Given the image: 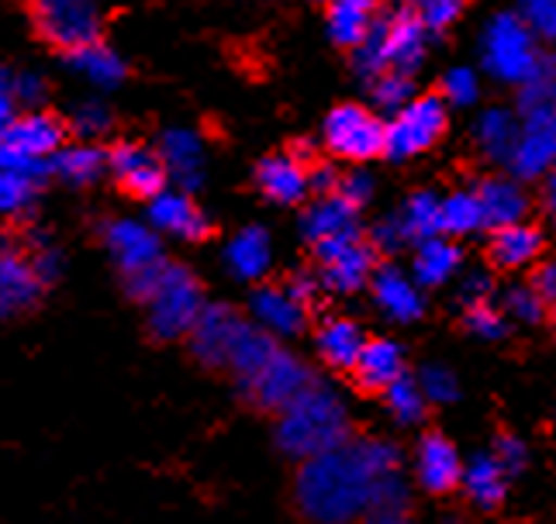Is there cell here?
Wrapping results in <instances>:
<instances>
[{
    "mask_svg": "<svg viewBox=\"0 0 556 524\" xmlns=\"http://www.w3.org/2000/svg\"><path fill=\"white\" fill-rule=\"evenodd\" d=\"M353 373H356L363 391L383 394L391 383H397L401 376H405V353H401V345L391 338H370Z\"/></svg>",
    "mask_w": 556,
    "mask_h": 524,
    "instance_id": "30",
    "label": "cell"
},
{
    "mask_svg": "<svg viewBox=\"0 0 556 524\" xmlns=\"http://www.w3.org/2000/svg\"><path fill=\"white\" fill-rule=\"evenodd\" d=\"M339 177L342 172H336V166H312V190L315 193H336Z\"/></svg>",
    "mask_w": 556,
    "mask_h": 524,
    "instance_id": "56",
    "label": "cell"
},
{
    "mask_svg": "<svg viewBox=\"0 0 556 524\" xmlns=\"http://www.w3.org/2000/svg\"><path fill=\"white\" fill-rule=\"evenodd\" d=\"M321 135L329 152L350 163H367L388 145V125L363 104H339L336 111H329Z\"/></svg>",
    "mask_w": 556,
    "mask_h": 524,
    "instance_id": "9",
    "label": "cell"
},
{
    "mask_svg": "<svg viewBox=\"0 0 556 524\" xmlns=\"http://www.w3.org/2000/svg\"><path fill=\"white\" fill-rule=\"evenodd\" d=\"M17 93H14V76L0 66V131H4L17 118Z\"/></svg>",
    "mask_w": 556,
    "mask_h": 524,
    "instance_id": "54",
    "label": "cell"
},
{
    "mask_svg": "<svg viewBox=\"0 0 556 524\" xmlns=\"http://www.w3.org/2000/svg\"><path fill=\"white\" fill-rule=\"evenodd\" d=\"M249 310H253V321L274 338H294L308 321V304L298 301L291 286H260L249 301Z\"/></svg>",
    "mask_w": 556,
    "mask_h": 524,
    "instance_id": "22",
    "label": "cell"
},
{
    "mask_svg": "<svg viewBox=\"0 0 556 524\" xmlns=\"http://www.w3.org/2000/svg\"><path fill=\"white\" fill-rule=\"evenodd\" d=\"M415 476L418 487L429 494H450L464 483V459H459L456 445L443 435H426L418 442L415 452Z\"/></svg>",
    "mask_w": 556,
    "mask_h": 524,
    "instance_id": "21",
    "label": "cell"
},
{
    "mask_svg": "<svg viewBox=\"0 0 556 524\" xmlns=\"http://www.w3.org/2000/svg\"><path fill=\"white\" fill-rule=\"evenodd\" d=\"M401 470V452L383 438H356L301 462L294 503L312 524H359L377 511V487Z\"/></svg>",
    "mask_w": 556,
    "mask_h": 524,
    "instance_id": "1",
    "label": "cell"
},
{
    "mask_svg": "<svg viewBox=\"0 0 556 524\" xmlns=\"http://www.w3.org/2000/svg\"><path fill=\"white\" fill-rule=\"evenodd\" d=\"M63 122L49 111H25L0 131V166L25 172V177L46 180L52 172V155L66 142Z\"/></svg>",
    "mask_w": 556,
    "mask_h": 524,
    "instance_id": "5",
    "label": "cell"
},
{
    "mask_svg": "<svg viewBox=\"0 0 556 524\" xmlns=\"http://www.w3.org/2000/svg\"><path fill=\"white\" fill-rule=\"evenodd\" d=\"M25 248H28V259H31V266H35V273L42 277L46 286L63 273V256H60V248H55L46 235H38V231H35Z\"/></svg>",
    "mask_w": 556,
    "mask_h": 524,
    "instance_id": "46",
    "label": "cell"
},
{
    "mask_svg": "<svg viewBox=\"0 0 556 524\" xmlns=\"http://www.w3.org/2000/svg\"><path fill=\"white\" fill-rule=\"evenodd\" d=\"M359 524H415V521H408L405 514H370V517H363Z\"/></svg>",
    "mask_w": 556,
    "mask_h": 524,
    "instance_id": "59",
    "label": "cell"
},
{
    "mask_svg": "<svg viewBox=\"0 0 556 524\" xmlns=\"http://www.w3.org/2000/svg\"><path fill=\"white\" fill-rule=\"evenodd\" d=\"M325 4H332V0H325Z\"/></svg>",
    "mask_w": 556,
    "mask_h": 524,
    "instance_id": "62",
    "label": "cell"
},
{
    "mask_svg": "<svg viewBox=\"0 0 556 524\" xmlns=\"http://www.w3.org/2000/svg\"><path fill=\"white\" fill-rule=\"evenodd\" d=\"M549 304L543 301V294L532 283H515L505 290V315L515 318L519 324H540L546 318Z\"/></svg>",
    "mask_w": 556,
    "mask_h": 524,
    "instance_id": "42",
    "label": "cell"
},
{
    "mask_svg": "<svg viewBox=\"0 0 556 524\" xmlns=\"http://www.w3.org/2000/svg\"><path fill=\"white\" fill-rule=\"evenodd\" d=\"M356 204H350L339 193H321V197L304 210L301 218V235L312 242V248L332 245L342 239H356L359 225H356Z\"/></svg>",
    "mask_w": 556,
    "mask_h": 524,
    "instance_id": "20",
    "label": "cell"
},
{
    "mask_svg": "<svg viewBox=\"0 0 556 524\" xmlns=\"http://www.w3.org/2000/svg\"><path fill=\"white\" fill-rule=\"evenodd\" d=\"M367 335H363V328L350 318H329L321 328H318V356L332 366V370H356V362L363 356V348H367Z\"/></svg>",
    "mask_w": 556,
    "mask_h": 524,
    "instance_id": "29",
    "label": "cell"
},
{
    "mask_svg": "<svg viewBox=\"0 0 556 524\" xmlns=\"http://www.w3.org/2000/svg\"><path fill=\"white\" fill-rule=\"evenodd\" d=\"M450 104L443 97H415L412 104H405L397 114H391L388 122V145L383 152L391 159H412V155L429 152L439 139L446 135V122H450Z\"/></svg>",
    "mask_w": 556,
    "mask_h": 524,
    "instance_id": "8",
    "label": "cell"
},
{
    "mask_svg": "<svg viewBox=\"0 0 556 524\" xmlns=\"http://www.w3.org/2000/svg\"><path fill=\"white\" fill-rule=\"evenodd\" d=\"M66 66L93 90H114V87H122L128 76L122 55L108 49L104 42H90V46L66 52Z\"/></svg>",
    "mask_w": 556,
    "mask_h": 524,
    "instance_id": "26",
    "label": "cell"
},
{
    "mask_svg": "<svg viewBox=\"0 0 556 524\" xmlns=\"http://www.w3.org/2000/svg\"><path fill=\"white\" fill-rule=\"evenodd\" d=\"M508 480H511V473L497 462V456L484 452L470 465H464V483H459V487L467 490V497L477 503V508H497L508 494Z\"/></svg>",
    "mask_w": 556,
    "mask_h": 524,
    "instance_id": "32",
    "label": "cell"
},
{
    "mask_svg": "<svg viewBox=\"0 0 556 524\" xmlns=\"http://www.w3.org/2000/svg\"><path fill=\"white\" fill-rule=\"evenodd\" d=\"M370 97L380 111H391L397 114L405 104L415 101V84L408 73H380L377 80H370Z\"/></svg>",
    "mask_w": 556,
    "mask_h": 524,
    "instance_id": "41",
    "label": "cell"
},
{
    "mask_svg": "<svg viewBox=\"0 0 556 524\" xmlns=\"http://www.w3.org/2000/svg\"><path fill=\"white\" fill-rule=\"evenodd\" d=\"M242 321L232 307L225 304H207L204 315L198 318L194 332H190V353H194L204 366H215V370H228V359H232V348L242 335Z\"/></svg>",
    "mask_w": 556,
    "mask_h": 524,
    "instance_id": "16",
    "label": "cell"
},
{
    "mask_svg": "<svg viewBox=\"0 0 556 524\" xmlns=\"http://www.w3.org/2000/svg\"><path fill=\"white\" fill-rule=\"evenodd\" d=\"M477 97H481V80H477L473 69L453 66L443 76V101L446 104H453V107H470V104H477Z\"/></svg>",
    "mask_w": 556,
    "mask_h": 524,
    "instance_id": "44",
    "label": "cell"
},
{
    "mask_svg": "<svg viewBox=\"0 0 556 524\" xmlns=\"http://www.w3.org/2000/svg\"><path fill=\"white\" fill-rule=\"evenodd\" d=\"M556 166V111H526L508 159L515 180H546Z\"/></svg>",
    "mask_w": 556,
    "mask_h": 524,
    "instance_id": "12",
    "label": "cell"
},
{
    "mask_svg": "<svg viewBox=\"0 0 556 524\" xmlns=\"http://www.w3.org/2000/svg\"><path fill=\"white\" fill-rule=\"evenodd\" d=\"M488 294H491V280H488L484 273H473V277H467V283H464V301H467V304L488 301Z\"/></svg>",
    "mask_w": 556,
    "mask_h": 524,
    "instance_id": "58",
    "label": "cell"
},
{
    "mask_svg": "<svg viewBox=\"0 0 556 524\" xmlns=\"http://www.w3.org/2000/svg\"><path fill=\"white\" fill-rule=\"evenodd\" d=\"M104 248L111 263L122 269V277H136V273H146V269L166 263L163 259V245H160V231L146 225V221H136V218H114L104 225Z\"/></svg>",
    "mask_w": 556,
    "mask_h": 524,
    "instance_id": "11",
    "label": "cell"
},
{
    "mask_svg": "<svg viewBox=\"0 0 556 524\" xmlns=\"http://www.w3.org/2000/svg\"><path fill=\"white\" fill-rule=\"evenodd\" d=\"M543 256V231L519 221V225H505V228H494L491 235V263L497 269H526L535 259Z\"/></svg>",
    "mask_w": 556,
    "mask_h": 524,
    "instance_id": "25",
    "label": "cell"
},
{
    "mask_svg": "<svg viewBox=\"0 0 556 524\" xmlns=\"http://www.w3.org/2000/svg\"><path fill=\"white\" fill-rule=\"evenodd\" d=\"M519 14L535 38L556 42V0H519Z\"/></svg>",
    "mask_w": 556,
    "mask_h": 524,
    "instance_id": "47",
    "label": "cell"
},
{
    "mask_svg": "<svg viewBox=\"0 0 556 524\" xmlns=\"http://www.w3.org/2000/svg\"><path fill=\"white\" fill-rule=\"evenodd\" d=\"M546 207H549V215L556 218V166H553V172L546 177Z\"/></svg>",
    "mask_w": 556,
    "mask_h": 524,
    "instance_id": "60",
    "label": "cell"
},
{
    "mask_svg": "<svg viewBox=\"0 0 556 524\" xmlns=\"http://www.w3.org/2000/svg\"><path fill=\"white\" fill-rule=\"evenodd\" d=\"M149 225L156 228L160 235H174L180 242H201L211 231L204 210L180 187L177 190H160L156 197L149 201Z\"/></svg>",
    "mask_w": 556,
    "mask_h": 524,
    "instance_id": "17",
    "label": "cell"
},
{
    "mask_svg": "<svg viewBox=\"0 0 556 524\" xmlns=\"http://www.w3.org/2000/svg\"><path fill=\"white\" fill-rule=\"evenodd\" d=\"M459 248L456 242L435 235V239H426L418 242L415 248V263H412V277L418 280V286H443L446 280L456 277L459 269Z\"/></svg>",
    "mask_w": 556,
    "mask_h": 524,
    "instance_id": "33",
    "label": "cell"
},
{
    "mask_svg": "<svg viewBox=\"0 0 556 524\" xmlns=\"http://www.w3.org/2000/svg\"><path fill=\"white\" fill-rule=\"evenodd\" d=\"M108 172L131 197L152 201L160 190H166V166L160 149H149L142 142H118L108 152Z\"/></svg>",
    "mask_w": 556,
    "mask_h": 524,
    "instance_id": "13",
    "label": "cell"
},
{
    "mask_svg": "<svg viewBox=\"0 0 556 524\" xmlns=\"http://www.w3.org/2000/svg\"><path fill=\"white\" fill-rule=\"evenodd\" d=\"M467 0H412V8L418 11V17L426 22L429 31H443L450 28L459 11H464Z\"/></svg>",
    "mask_w": 556,
    "mask_h": 524,
    "instance_id": "48",
    "label": "cell"
},
{
    "mask_svg": "<svg viewBox=\"0 0 556 524\" xmlns=\"http://www.w3.org/2000/svg\"><path fill=\"white\" fill-rule=\"evenodd\" d=\"M256 187L266 201L291 207L312 193V169H308V163L298 159L291 152L266 155V159L256 166Z\"/></svg>",
    "mask_w": 556,
    "mask_h": 524,
    "instance_id": "19",
    "label": "cell"
},
{
    "mask_svg": "<svg viewBox=\"0 0 556 524\" xmlns=\"http://www.w3.org/2000/svg\"><path fill=\"white\" fill-rule=\"evenodd\" d=\"M270 263H274V245L263 228H242L225 245V266L236 280L253 283L270 269Z\"/></svg>",
    "mask_w": 556,
    "mask_h": 524,
    "instance_id": "28",
    "label": "cell"
},
{
    "mask_svg": "<svg viewBox=\"0 0 556 524\" xmlns=\"http://www.w3.org/2000/svg\"><path fill=\"white\" fill-rule=\"evenodd\" d=\"M429 49V28L415 8H394L380 14L377 28L359 49H353V69L363 80H377L380 73H415Z\"/></svg>",
    "mask_w": 556,
    "mask_h": 524,
    "instance_id": "3",
    "label": "cell"
},
{
    "mask_svg": "<svg viewBox=\"0 0 556 524\" xmlns=\"http://www.w3.org/2000/svg\"><path fill=\"white\" fill-rule=\"evenodd\" d=\"M38 183L42 180L0 166V215H22V210H28L38 193Z\"/></svg>",
    "mask_w": 556,
    "mask_h": 524,
    "instance_id": "40",
    "label": "cell"
},
{
    "mask_svg": "<svg viewBox=\"0 0 556 524\" xmlns=\"http://www.w3.org/2000/svg\"><path fill=\"white\" fill-rule=\"evenodd\" d=\"M339 197H346L350 204L363 207L370 197H374V177L370 172H363V169H350V172H342L339 177Z\"/></svg>",
    "mask_w": 556,
    "mask_h": 524,
    "instance_id": "50",
    "label": "cell"
},
{
    "mask_svg": "<svg viewBox=\"0 0 556 524\" xmlns=\"http://www.w3.org/2000/svg\"><path fill=\"white\" fill-rule=\"evenodd\" d=\"M477 197L484 207V225L488 228H505V225H519L529 215V197L526 190L508 180V177H488L477 183Z\"/></svg>",
    "mask_w": 556,
    "mask_h": 524,
    "instance_id": "27",
    "label": "cell"
},
{
    "mask_svg": "<svg viewBox=\"0 0 556 524\" xmlns=\"http://www.w3.org/2000/svg\"><path fill=\"white\" fill-rule=\"evenodd\" d=\"M308 383H312L308 366H304L298 356L277 348V353L266 359L253 376H245L239 386L249 400L263 407V411H283V407L291 404Z\"/></svg>",
    "mask_w": 556,
    "mask_h": 524,
    "instance_id": "10",
    "label": "cell"
},
{
    "mask_svg": "<svg viewBox=\"0 0 556 524\" xmlns=\"http://www.w3.org/2000/svg\"><path fill=\"white\" fill-rule=\"evenodd\" d=\"M522 111H556V52L540 55L532 76L519 87Z\"/></svg>",
    "mask_w": 556,
    "mask_h": 524,
    "instance_id": "38",
    "label": "cell"
},
{
    "mask_svg": "<svg viewBox=\"0 0 556 524\" xmlns=\"http://www.w3.org/2000/svg\"><path fill=\"white\" fill-rule=\"evenodd\" d=\"M31 25L49 46L73 52L101 42V0H31Z\"/></svg>",
    "mask_w": 556,
    "mask_h": 524,
    "instance_id": "7",
    "label": "cell"
},
{
    "mask_svg": "<svg viewBox=\"0 0 556 524\" xmlns=\"http://www.w3.org/2000/svg\"><path fill=\"white\" fill-rule=\"evenodd\" d=\"M418 383H421V391H426V397L432 404H450L459 394V383H456L453 370H446V366H426L421 376H418Z\"/></svg>",
    "mask_w": 556,
    "mask_h": 524,
    "instance_id": "49",
    "label": "cell"
},
{
    "mask_svg": "<svg viewBox=\"0 0 556 524\" xmlns=\"http://www.w3.org/2000/svg\"><path fill=\"white\" fill-rule=\"evenodd\" d=\"M394 218L412 245L435 239V235H443V197H435L432 190H418L405 201V207H401Z\"/></svg>",
    "mask_w": 556,
    "mask_h": 524,
    "instance_id": "35",
    "label": "cell"
},
{
    "mask_svg": "<svg viewBox=\"0 0 556 524\" xmlns=\"http://www.w3.org/2000/svg\"><path fill=\"white\" fill-rule=\"evenodd\" d=\"M553 318H556V307H553Z\"/></svg>",
    "mask_w": 556,
    "mask_h": 524,
    "instance_id": "61",
    "label": "cell"
},
{
    "mask_svg": "<svg viewBox=\"0 0 556 524\" xmlns=\"http://www.w3.org/2000/svg\"><path fill=\"white\" fill-rule=\"evenodd\" d=\"M484 225V207L477 190H453L443 197V235H473Z\"/></svg>",
    "mask_w": 556,
    "mask_h": 524,
    "instance_id": "37",
    "label": "cell"
},
{
    "mask_svg": "<svg viewBox=\"0 0 556 524\" xmlns=\"http://www.w3.org/2000/svg\"><path fill=\"white\" fill-rule=\"evenodd\" d=\"M104 172H108V152L90 142L63 145L52 155V177H60L73 187H87L93 180H101Z\"/></svg>",
    "mask_w": 556,
    "mask_h": 524,
    "instance_id": "34",
    "label": "cell"
},
{
    "mask_svg": "<svg viewBox=\"0 0 556 524\" xmlns=\"http://www.w3.org/2000/svg\"><path fill=\"white\" fill-rule=\"evenodd\" d=\"M494 456H497V462L505 465V470L515 476L526 465V445L519 442V438H511V435H502L494 442Z\"/></svg>",
    "mask_w": 556,
    "mask_h": 524,
    "instance_id": "52",
    "label": "cell"
},
{
    "mask_svg": "<svg viewBox=\"0 0 556 524\" xmlns=\"http://www.w3.org/2000/svg\"><path fill=\"white\" fill-rule=\"evenodd\" d=\"M383 400H388V411L397 424H418L421 418H426V391H421L418 380H408L401 376L397 383H391L388 391H383Z\"/></svg>",
    "mask_w": 556,
    "mask_h": 524,
    "instance_id": "39",
    "label": "cell"
},
{
    "mask_svg": "<svg viewBox=\"0 0 556 524\" xmlns=\"http://www.w3.org/2000/svg\"><path fill=\"white\" fill-rule=\"evenodd\" d=\"M287 286H291V294L298 297V301H304V304H308L315 294H318V286H321V277L315 280L312 273H298L291 283H287Z\"/></svg>",
    "mask_w": 556,
    "mask_h": 524,
    "instance_id": "57",
    "label": "cell"
},
{
    "mask_svg": "<svg viewBox=\"0 0 556 524\" xmlns=\"http://www.w3.org/2000/svg\"><path fill=\"white\" fill-rule=\"evenodd\" d=\"M42 277L35 273L28 248L17 242L0 245V318H17L42 297Z\"/></svg>",
    "mask_w": 556,
    "mask_h": 524,
    "instance_id": "15",
    "label": "cell"
},
{
    "mask_svg": "<svg viewBox=\"0 0 556 524\" xmlns=\"http://www.w3.org/2000/svg\"><path fill=\"white\" fill-rule=\"evenodd\" d=\"M380 22L377 0H332L329 4V38L342 49H359Z\"/></svg>",
    "mask_w": 556,
    "mask_h": 524,
    "instance_id": "24",
    "label": "cell"
},
{
    "mask_svg": "<svg viewBox=\"0 0 556 524\" xmlns=\"http://www.w3.org/2000/svg\"><path fill=\"white\" fill-rule=\"evenodd\" d=\"M146 307V321L149 332L169 342V338H184L194 332L198 318L204 315V290L198 277L190 273L187 266L177 263H163L156 280H152L149 294L139 301Z\"/></svg>",
    "mask_w": 556,
    "mask_h": 524,
    "instance_id": "4",
    "label": "cell"
},
{
    "mask_svg": "<svg viewBox=\"0 0 556 524\" xmlns=\"http://www.w3.org/2000/svg\"><path fill=\"white\" fill-rule=\"evenodd\" d=\"M467 328L477 335V338H488V342H497L505 335V328H508V321H505V310H497L494 304H488V301H477V304H467Z\"/></svg>",
    "mask_w": 556,
    "mask_h": 524,
    "instance_id": "45",
    "label": "cell"
},
{
    "mask_svg": "<svg viewBox=\"0 0 556 524\" xmlns=\"http://www.w3.org/2000/svg\"><path fill=\"white\" fill-rule=\"evenodd\" d=\"M277 348L280 345L274 342L270 332H263L260 324H245L236 348H232V359H228V370H232L239 376V383H242L245 376H253L260 366L277 353Z\"/></svg>",
    "mask_w": 556,
    "mask_h": 524,
    "instance_id": "36",
    "label": "cell"
},
{
    "mask_svg": "<svg viewBox=\"0 0 556 524\" xmlns=\"http://www.w3.org/2000/svg\"><path fill=\"white\" fill-rule=\"evenodd\" d=\"M350 414L332 386L312 380L304 391L280 411L277 445L291 459H312L346 442Z\"/></svg>",
    "mask_w": 556,
    "mask_h": 524,
    "instance_id": "2",
    "label": "cell"
},
{
    "mask_svg": "<svg viewBox=\"0 0 556 524\" xmlns=\"http://www.w3.org/2000/svg\"><path fill=\"white\" fill-rule=\"evenodd\" d=\"M315 256L321 263V286L332 294H356L374 280V245L356 239H342L332 245L315 248Z\"/></svg>",
    "mask_w": 556,
    "mask_h": 524,
    "instance_id": "14",
    "label": "cell"
},
{
    "mask_svg": "<svg viewBox=\"0 0 556 524\" xmlns=\"http://www.w3.org/2000/svg\"><path fill=\"white\" fill-rule=\"evenodd\" d=\"M160 155H163L166 177L174 180L180 190L194 193L204 183L207 152H204V142L194 128H166L163 142H160Z\"/></svg>",
    "mask_w": 556,
    "mask_h": 524,
    "instance_id": "18",
    "label": "cell"
},
{
    "mask_svg": "<svg viewBox=\"0 0 556 524\" xmlns=\"http://www.w3.org/2000/svg\"><path fill=\"white\" fill-rule=\"evenodd\" d=\"M70 125L80 139H101V135L111 131V111L104 101H80L73 107Z\"/></svg>",
    "mask_w": 556,
    "mask_h": 524,
    "instance_id": "43",
    "label": "cell"
},
{
    "mask_svg": "<svg viewBox=\"0 0 556 524\" xmlns=\"http://www.w3.org/2000/svg\"><path fill=\"white\" fill-rule=\"evenodd\" d=\"M370 245L380 252H397L401 245H408V239H405V231H401L397 218H388L370 231Z\"/></svg>",
    "mask_w": 556,
    "mask_h": 524,
    "instance_id": "53",
    "label": "cell"
},
{
    "mask_svg": "<svg viewBox=\"0 0 556 524\" xmlns=\"http://www.w3.org/2000/svg\"><path fill=\"white\" fill-rule=\"evenodd\" d=\"M370 290H374L377 307L397 324H412L421 318V310H426V297H421L418 280L401 273L397 266H380L370 280Z\"/></svg>",
    "mask_w": 556,
    "mask_h": 524,
    "instance_id": "23",
    "label": "cell"
},
{
    "mask_svg": "<svg viewBox=\"0 0 556 524\" xmlns=\"http://www.w3.org/2000/svg\"><path fill=\"white\" fill-rule=\"evenodd\" d=\"M481 55H484V69L494 80L511 87H522L532 76L535 63H540L535 35L522 22V14H494L484 28Z\"/></svg>",
    "mask_w": 556,
    "mask_h": 524,
    "instance_id": "6",
    "label": "cell"
},
{
    "mask_svg": "<svg viewBox=\"0 0 556 524\" xmlns=\"http://www.w3.org/2000/svg\"><path fill=\"white\" fill-rule=\"evenodd\" d=\"M14 93H17V104L22 107L38 111L46 101V80L38 73H22V76H14Z\"/></svg>",
    "mask_w": 556,
    "mask_h": 524,
    "instance_id": "51",
    "label": "cell"
},
{
    "mask_svg": "<svg viewBox=\"0 0 556 524\" xmlns=\"http://www.w3.org/2000/svg\"><path fill=\"white\" fill-rule=\"evenodd\" d=\"M532 286L540 290L543 301H546L549 307H556V259H553V263H543L540 269H535Z\"/></svg>",
    "mask_w": 556,
    "mask_h": 524,
    "instance_id": "55",
    "label": "cell"
},
{
    "mask_svg": "<svg viewBox=\"0 0 556 524\" xmlns=\"http://www.w3.org/2000/svg\"><path fill=\"white\" fill-rule=\"evenodd\" d=\"M519 128H522V118H515L508 107H488L481 111V118L473 125V142L491 163L508 166L515 142H519Z\"/></svg>",
    "mask_w": 556,
    "mask_h": 524,
    "instance_id": "31",
    "label": "cell"
}]
</instances>
